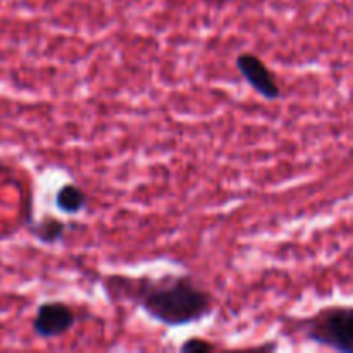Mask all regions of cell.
Segmentation results:
<instances>
[{
    "mask_svg": "<svg viewBox=\"0 0 353 353\" xmlns=\"http://www.w3.org/2000/svg\"><path fill=\"white\" fill-rule=\"evenodd\" d=\"M307 340L341 353L353 352V310L350 307H327L310 317L305 326Z\"/></svg>",
    "mask_w": 353,
    "mask_h": 353,
    "instance_id": "obj_2",
    "label": "cell"
},
{
    "mask_svg": "<svg viewBox=\"0 0 353 353\" xmlns=\"http://www.w3.org/2000/svg\"><path fill=\"white\" fill-rule=\"evenodd\" d=\"M179 350L183 353H209V352H214L216 350V345L210 343L209 340H205V338H190V340H186L185 343L179 347Z\"/></svg>",
    "mask_w": 353,
    "mask_h": 353,
    "instance_id": "obj_7",
    "label": "cell"
},
{
    "mask_svg": "<svg viewBox=\"0 0 353 353\" xmlns=\"http://www.w3.org/2000/svg\"><path fill=\"white\" fill-rule=\"evenodd\" d=\"M236 68L245 81L265 100H278L281 97V86L261 57L255 54H240L236 57Z\"/></svg>",
    "mask_w": 353,
    "mask_h": 353,
    "instance_id": "obj_4",
    "label": "cell"
},
{
    "mask_svg": "<svg viewBox=\"0 0 353 353\" xmlns=\"http://www.w3.org/2000/svg\"><path fill=\"white\" fill-rule=\"evenodd\" d=\"M86 205H88V195L83 192L81 186L74 185V183H65L55 193V207L62 214L74 216V214L81 212Z\"/></svg>",
    "mask_w": 353,
    "mask_h": 353,
    "instance_id": "obj_5",
    "label": "cell"
},
{
    "mask_svg": "<svg viewBox=\"0 0 353 353\" xmlns=\"http://www.w3.org/2000/svg\"><path fill=\"white\" fill-rule=\"evenodd\" d=\"M134 300L148 317L169 327L188 326L212 310V295L188 276L141 279Z\"/></svg>",
    "mask_w": 353,
    "mask_h": 353,
    "instance_id": "obj_1",
    "label": "cell"
},
{
    "mask_svg": "<svg viewBox=\"0 0 353 353\" xmlns=\"http://www.w3.org/2000/svg\"><path fill=\"white\" fill-rule=\"evenodd\" d=\"M31 234L43 245H54L64 238L65 224L61 219L52 216H45L31 228Z\"/></svg>",
    "mask_w": 353,
    "mask_h": 353,
    "instance_id": "obj_6",
    "label": "cell"
},
{
    "mask_svg": "<svg viewBox=\"0 0 353 353\" xmlns=\"http://www.w3.org/2000/svg\"><path fill=\"white\" fill-rule=\"evenodd\" d=\"M76 324V314L64 302H45L37 309L33 319V331L37 336L59 338L69 333Z\"/></svg>",
    "mask_w": 353,
    "mask_h": 353,
    "instance_id": "obj_3",
    "label": "cell"
}]
</instances>
